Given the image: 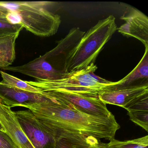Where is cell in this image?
<instances>
[{"label": "cell", "mask_w": 148, "mask_h": 148, "mask_svg": "<svg viewBox=\"0 0 148 148\" xmlns=\"http://www.w3.org/2000/svg\"><path fill=\"white\" fill-rule=\"evenodd\" d=\"M45 97L43 101L19 106L30 110L51 134L65 130L110 140L115 137L116 132L120 128L113 115L109 117L91 116L66 101Z\"/></svg>", "instance_id": "1"}, {"label": "cell", "mask_w": 148, "mask_h": 148, "mask_svg": "<svg viewBox=\"0 0 148 148\" xmlns=\"http://www.w3.org/2000/svg\"><path fill=\"white\" fill-rule=\"evenodd\" d=\"M95 64L80 71L71 72L64 78L52 81H25L27 84L44 91L63 92L90 97L111 90L116 82L108 81L97 76Z\"/></svg>", "instance_id": "2"}, {"label": "cell", "mask_w": 148, "mask_h": 148, "mask_svg": "<svg viewBox=\"0 0 148 148\" xmlns=\"http://www.w3.org/2000/svg\"><path fill=\"white\" fill-rule=\"evenodd\" d=\"M14 16L17 24L34 35L43 37L57 33L61 18L47 9L49 1H0Z\"/></svg>", "instance_id": "3"}, {"label": "cell", "mask_w": 148, "mask_h": 148, "mask_svg": "<svg viewBox=\"0 0 148 148\" xmlns=\"http://www.w3.org/2000/svg\"><path fill=\"white\" fill-rule=\"evenodd\" d=\"M117 30L116 18L113 15L99 21L84 34L72 60L68 73L80 71L95 64L97 57Z\"/></svg>", "instance_id": "4"}, {"label": "cell", "mask_w": 148, "mask_h": 148, "mask_svg": "<svg viewBox=\"0 0 148 148\" xmlns=\"http://www.w3.org/2000/svg\"><path fill=\"white\" fill-rule=\"evenodd\" d=\"M85 33L78 27L72 28L64 38L58 41L55 48L42 57L57 71L69 73L72 60Z\"/></svg>", "instance_id": "5"}, {"label": "cell", "mask_w": 148, "mask_h": 148, "mask_svg": "<svg viewBox=\"0 0 148 148\" xmlns=\"http://www.w3.org/2000/svg\"><path fill=\"white\" fill-rule=\"evenodd\" d=\"M15 113L23 131L34 148H55V136L30 110L18 111Z\"/></svg>", "instance_id": "6"}, {"label": "cell", "mask_w": 148, "mask_h": 148, "mask_svg": "<svg viewBox=\"0 0 148 148\" xmlns=\"http://www.w3.org/2000/svg\"><path fill=\"white\" fill-rule=\"evenodd\" d=\"M40 91L44 96L57 98L68 102L88 115L99 117H109L113 115L107 109L106 104L98 97H87L63 92Z\"/></svg>", "instance_id": "7"}, {"label": "cell", "mask_w": 148, "mask_h": 148, "mask_svg": "<svg viewBox=\"0 0 148 148\" xmlns=\"http://www.w3.org/2000/svg\"><path fill=\"white\" fill-rule=\"evenodd\" d=\"M125 23L117 28L119 33L126 37H132L140 40L145 48H148V18L136 8H131L120 18Z\"/></svg>", "instance_id": "8"}, {"label": "cell", "mask_w": 148, "mask_h": 148, "mask_svg": "<svg viewBox=\"0 0 148 148\" xmlns=\"http://www.w3.org/2000/svg\"><path fill=\"white\" fill-rule=\"evenodd\" d=\"M53 135L56 139L55 148H107L100 139L80 132L60 130Z\"/></svg>", "instance_id": "9"}, {"label": "cell", "mask_w": 148, "mask_h": 148, "mask_svg": "<svg viewBox=\"0 0 148 148\" xmlns=\"http://www.w3.org/2000/svg\"><path fill=\"white\" fill-rule=\"evenodd\" d=\"M0 123L20 148H34L23 131L15 112L0 101Z\"/></svg>", "instance_id": "10"}, {"label": "cell", "mask_w": 148, "mask_h": 148, "mask_svg": "<svg viewBox=\"0 0 148 148\" xmlns=\"http://www.w3.org/2000/svg\"><path fill=\"white\" fill-rule=\"evenodd\" d=\"M148 92V84L130 86L101 93L99 98L104 103L124 108L128 103L139 96Z\"/></svg>", "instance_id": "11"}, {"label": "cell", "mask_w": 148, "mask_h": 148, "mask_svg": "<svg viewBox=\"0 0 148 148\" xmlns=\"http://www.w3.org/2000/svg\"><path fill=\"white\" fill-rule=\"evenodd\" d=\"M46 97L39 93L22 90L0 82V101L11 107L43 101Z\"/></svg>", "instance_id": "12"}, {"label": "cell", "mask_w": 148, "mask_h": 148, "mask_svg": "<svg viewBox=\"0 0 148 148\" xmlns=\"http://www.w3.org/2000/svg\"><path fill=\"white\" fill-rule=\"evenodd\" d=\"M123 108L132 122L148 132V92L134 99Z\"/></svg>", "instance_id": "13"}, {"label": "cell", "mask_w": 148, "mask_h": 148, "mask_svg": "<svg viewBox=\"0 0 148 148\" xmlns=\"http://www.w3.org/2000/svg\"><path fill=\"white\" fill-rule=\"evenodd\" d=\"M148 48H145L142 59L136 67L127 76L116 82V84L113 86L112 90H119L130 86L144 84L138 83V81L141 80L148 81Z\"/></svg>", "instance_id": "14"}, {"label": "cell", "mask_w": 148, "mask_h": 148, "mask_svg": "<svg viewBox=\"0 0 148 148\" xmlns=\"http://www.w3.org/2000/svg\"><path fill=\"white\" fill-rule=\"evenodd\" d=\"M20 33L0 37V69L10 66L15 59V43Z\"/></svg>", "instance_id": "15"}, {"label": "cell", "mask_w": 148, "mask_h": 148, "mask_svg": "<svg viewBox=\"0 0 148 148\" xmlns=\"http://www.w3.org/2000/svg\"><path fill=\"white\" fill-rule=\"evenodd\" d=\"M0 74L2 78V81L0 82L4 84L22 90L41 94L40 90L27 84L25 81H23L2 71H0Z\"/></svg>", "instance_id": "16"}, {"label": "cell", "mask_w": 148, "mask_h": 148, "mask_svg": "<svg viewBox=\"0 0 148 148\" xmlns=\"http://www.w3.org/2000/svg\"><path fill=\"white\" fill-rule=\"evenodd\" d=\"M106 143L107 148H148V136L132 140L119 141L112 138Z\"/></svg>", "instance_id": "17"}, {"label": "cell", "mask_w": 148, "mask_h": 148, "mask_svg": "<svg viewBox=\"0 0 148 148\" xmlns=\"http://www.w3.org/2000/svg\"><path fill=\"white\" fill-rule=\"evenodd\" d=\"M23 28L21 25L13 24L7 18L0 17V37L20 33Z\"/></svg>", "instance_id": "18"}, {"label": "cell", "mask_w": 148, "mask_h": 148, "mask_svg": "<svg viewBox=\"0 0 148 148\" xmlns=\"http://www.w3.org/2000/svg\"><path fill=\"white\" fill-rule=\"evenodd\" d=\"M0 148H20L8 135L0 131Z\"/></svg>", "instance_id": "19"}, {"label": "cell", "mask_w": 148, "mask_h": 148, "mask_svg": "<svg viewBox=\"0 0 148 148\" xmlns=\"http://www.w3.org/2000/svg\"><path fill=\"white\" fill-rule=\"evenodd\" d=\"M9 13V10L0 3V17L7 18Z\"/></svg>", "instance_id": "20"}, {"label": "cell", "mask_w": 148, "mask_h": 148, "mask_svg": "<svg viewBox=\"0 0 148 148\" xmlns=\"http://www.w3.org/2000/svg\"><path fill=\"white\" fill-rule=\"evenodd\" d=\"M0 131L4 132H5L6 133V131L5 130V128L3 127V126H2V125L1 124V123H0Z\"/></svg>", "instance_id": "21"}]
</instances>
